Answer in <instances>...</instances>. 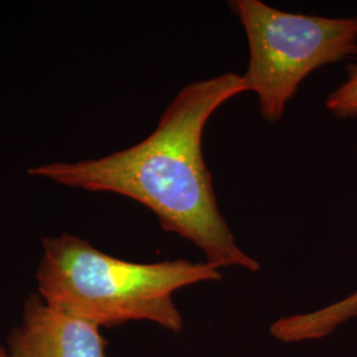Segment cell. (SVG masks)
<instances>
[{"instance_id": "4", "label": "cell", "mask_w": 357, "mask_h": 357, "mask_svg": "<svg viewBox=\"0 0 357 357\" xmlns=\"http://www.w3.org/2000/svg\"><path fill=\"white\" fill-rule=\"evenodd\" d=\"M106 345L101 327L52 308L38 293L28 295L7 337L11 357H107Z\"/></svg>"}, {"instance_id": "6", "label": "cell", "mask_w": 357, "mask_h": 357, "mask_svg": "<svg viewBox=\"0 0 357 357\" xmlns=\"http://www.w3.org/2000/svg\"><path fill=\"white\" fill-rule=\"evenodd\" d=\"M326 107L337 118H351L357 115V64L348 66V78L328 94Z\"/></svg>"}, {"instance_id": "5", "label": "cell", "mask_w": 357, "mask_h": 357, "mask_svg": "<svg viewBox=\"0 0 357 357\" xmlns=\"http://www.w3.org/2000/svg\"><path fill=\"white\" fill-rule=\"evenodd\" d=\"M357 317V291L344 299L307 314H295L274 321L270 333L283 343L323 339L345 321Z\"/></svg>"}, {"instance_id": "2", "label": "cell", "mask_w": 357, "mask_h": 357, "mask_svg": "<svg viewBox=\"0 0 357 357\" xmlns=\"http://www.w3.org/2000/svg\"><path fill=\"white\" fill-rule=\"evenodd\" d=\"M41 245L38 295L52 308L98 327L146 320L180 332L184 319L174 294L185 286L222 280L220 268L206 261L128 262L68 233L45 237Z\"/></svg>"}, {"instance_id": "1", "label": "cell", "mask_w": 357, "mask_h": 357, "mask_svg": "<svg viewBox=\"0 0 357 357\" xmlns=\"http://www.w3.org/2000/svg\"><path fill=\"white\" fill-rule=\"evenodd\" d=\"M243 91V76L231 72L192 82L178 91L144 141L98 159L41 165L29 175L69 188L126 196L149 208L163 229L195 243L209 265L258 271L261 265L236 243L218 209L202 150L209 118Z\"/></svg>"}, {"instance_id": "3", "label": "cell", "mask_w": 357, "mask_h": 357, "mask_svg": "<svg viewBox=\"0 0 357 357\" xmlns=\"http://www.w3.org/2000/svg\"><path fill=\"white\" fill-rule=\"evenodd\" d=\"M248 36L250 60L243 76L275 123L302 81L324 65L357 54V16L324 17L283 13L259 0L230 3Z\"/></svg>"}, {"instance_id": "7", "label": "cell", "mask_w": 357, "mask_h": 357, "mask_svg": "<svg viewBox=\"0 0 357 357\" xmlns=\"http://www.w3.org/2000/svg\"><path fill=\"white\" fill-rule=\"evenodd\" d=\"M0 357H11L8 354V349L4 348L3 345H0Z\"/></svg>"}]
</instances>
